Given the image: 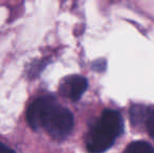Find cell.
I'll use <instances>...</instances> for the list:
<instances>
[{"instance_id": "1", "label": "cell", "mask_w": 154, "mask_h": 153, "mask_svg": "<svg viewBox=\"0 0 154 153\" xmlns=\"http://www.w3.org/2000/svg\"><path fill=\"white\" fill-rule=\"evenodd\" d=\"M123 131L124 122L120 113L111 109L104 110L100 120L88 133L86 141L88 151L101 153L108 150Z\"/></svg>"}, {"instance_id": "2", "label": "cell", "mask_w": 154, "mask_h": 153, "mask_svg": "<svg viewBox=\"0 0 154 153\" xmlns=\"http://www.w3.org/2000/svg\"><path fill=\"white\" fill-rule=\"evenodd\" d=\"M73 124L72 113L67 108L60 106L56 100L43 116L40 128H44L53 139L61 141L70 134Z\"/></svg>"}, {"instance_id": "3", "label": "cell", "mask_w": 154, "mask_h": 153, "mask_svg": "<svg viewBox=\"0 0 154 153\" xmlns=\"http://www.w3.org/2000/svg\"><path fill=\"white\" fill-rule=\"evenodd\" d=\"M55 101L56 99L54 96H46L37 99L35 102H32L31 104V106L27 109L26 118H27V122H29V125L34 130L40 129L41 121H42L43 116H44L45 112L47 111L48 107Z\"/></svg>"}, {"instance_id": "4", "label": "cell", "mask_w": 154, "mask_h": 153, "mask_svg": "<svg viewBox=\"0 0 154 153\" xmlns=\"http://www.w3.org/2000/svg\"><path fill=\"white\" fill-rule=\"evenodd\" d=\"M88 87L87 80L82 76H70L65 78L60 84V91L63 96L72 101L81 99Z\"/></svg>"}, {"instance_id": "5", "label": "cell", "mask_w": 154, "mask_h": 153, "mask_svg": "<svg viewBox=\"0 0 154 153\" xmlns=\"http://www.w3.org/2000/svg\"><path fill=\"white\" fill-rule=\"evenodd\" d=\"M124 153H154V148L146 142L137 141L129 144Z\"/></svg>"}, {"instance_id": "6", "label": "cell", "mask_w": 154, "mask_h": 153, "mask_svg": "<svg viewBox=\"0 0 154 153\" xmlns=\"http://www.w3.org/2000/svg\"><path fill=\"white\" fill-rule=\"evenodd\" d=\"M147 113V107L142 106V105H134L130 109V118L134 125L140 124V123L145 122Z\"/></svg>"}, {"instance_id": "7", "label": "cell", "mask_w": 154, "mask_h": 153, "mask_svg": "<svg viewBox=\"0 0 154 153\" xmlns=\"http://www.w3.org/2000/svg\"><path fill=\"white\" fill-rule=\"evenodd\" d=\"M145 123H146L149 134L154 137V107L153 108H147Z\"/></svg>"}, {"instance_id": "8", "label": "cell", "mask_w": 154, "mask_h": 153, "mask_svg": "<svg viewBox=\"0 0 154 153\" xmlns=\"http://www.w3.org/2000/svg\"><path fill=\"white\" fill-rule=\"evenodd\" d=\"M0 153H16L13 149L5 145V144L0 143Z\"/></svg>"}]
</instances>
